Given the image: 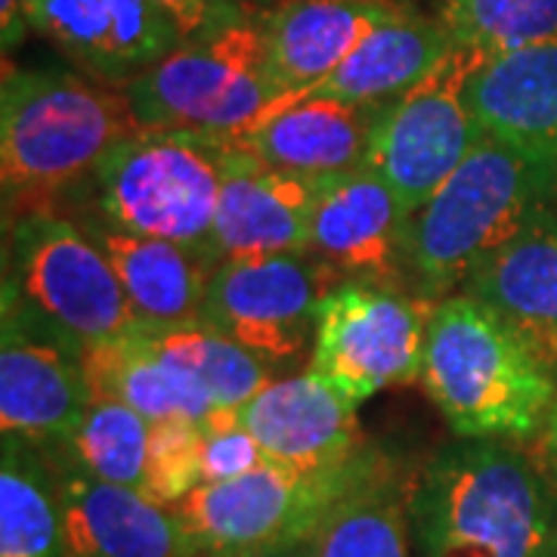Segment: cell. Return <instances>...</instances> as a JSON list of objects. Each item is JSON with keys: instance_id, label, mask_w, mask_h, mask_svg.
Instances as JSON below:
<instances>
[{"instance_id": "6da1fadb", "label": "cell", "mask_w": 557, "mask_h": 557, "mask_svg": "<svg viewBox=\"0 0 557 557\" xmlns=\"http://www.w3.org/2000/svg\"><path fill=\"white\" fill-rule=\"evenodd\" d=\"M418 379L461 440L530 437L548 424L557 397V369L545 354L471 295L437 304Z\"/></svg>"}, {"instance_id": "7a4b0ae2", "label": "cell", "mask_w": 557, "mask_h": 557, "mask_svg": "<svg viewBox=\"0 0 557 557\" xmlns=\"http://www.w3.org/2000/svg\"><path fill=\"white\" fill-rule=\"evenodd\" d=\"M409 523L418 557H539L557 536V505L518 446L461 440L421 471Z\"/></svg>"}, {"instance_id": "3957f363", "label": "cell", "mask_w": 557, "mask_h": 557, "mask_svg": "<svg viewBox=\"0 0 557 557\" xmlns=\"http://www.w3.org/2000/svg\"><path fill=\"white\" fill-rule=\"evenodd\" d=\"M555 186L557 161L486 134L409 220L403 270L418 298L437 300L465 288L498 248L545 218Z\"/></svg>"}, {"instance_id": "277c9868", "label": "cell", "mask_w": 557, "mask_h": 557, "mask_svg": "<svg viewBox=\"0 0 557 557\" xmlns=\"http://www.w3.org/2000/svg\"><path fill=\"white\" fill-rule=\"evenodd\" d=\"M139 124L121 90L72 72L7 69L0 87V177L7 201L60 193Z\"/></svg>"}, {"instance_id": "5b68a950", "label": "cell", "mask_w": 557, "mask_h": 557, "mask_svg": "<svg viewBox=\"0 0 557 557\" xmlns=\"http://www.w3.org/2000/svg\"><path fill=\"white\" fill-rule=\"evenodd\" d=\"M226 159L223 134L137 127L94 171L102 214L119 230L177 242L208 258Z\"/></svg>"}, {"instance_id": "8992f818", "label": "cell", "mask_w": 557, "mask_h": 557, "mask_svg": "<svg viewBox=\"0 0 557 557\" xmlns=\"http://www.w3.org/2000/svg\"><path fill=\"white\" fill-rule=\"evenodd\" d=\"M13 270L3 295L81 354L146 332L119 276L87 230L47 208L13 223Z\"/></svg>"}, {"instance_id": "52a82bcc", "label": "cell", "mask_w": 557, "mask_h": 557, "mask_svg": "<svg viewBox=\"0 0 557 557\" xmlns=\"http://www.w3.org/2000/svg\"><path fill=\"white\" fill-rule=\"evenodd\" d=\"M121 94L139 127L239 134L276 100L260 13L183 40L149 72L121 87Z\"/></svg>"}, {"instance_id": "ba28073f", "label": "cell", "mask_w": 557, "mask_h": 557, "mask_svg": "<svg viewBox=\"0 0 557 557\" xmlns=\"http://www.w3.org/2000/svg\"><path fill=\"white\" fill-rule=\"evenodd\" d=\"M483 62L480 50L456 44L428 78L384 106L362 168L391 183L409 218L486 137L468 102Z\"/></svg>"}, {"instance_id": "9c48e42d", "label": "cell", "mask_w": 557, "mask_h": 557, "mask_svg": "<svg viewBox=\"0 0 557 557\" xmlns=\"http://www.w3.org/2000/svg\"><path fill=\"white\" fill-rule=\"evenodd\" d=\"M437 304L399 295L384 282H341L319 307L310 372L357 406L391 384L418 379Z\"/></svg>"}, {"instance_id": "30bf717a", "label": "cell", "mask_w": 557, "mask_h": 557, "mask_svg": "<svg viewBox=\"0 0 557 557\" xmlns=\"http://www.w3.org/2000/svg\"><path fill=\"white\" fill-rule=\"evenodd\" d=\"M329 263H307L300 255L223 260L211 270L201 325L242 344L260 359H298L317 338L322 300L341 282H332Z\"/></svg>"}, {"instance_id": "8fae6325", "label": "cell", "mask_w": 557, "mask_h": 557, "mask_svg": "<svg viewBox=\"0 0 557 557\" xmlns=\"http://www.w3.org/2000/svg\"><path fill=\"white\" fill-rule=\"evenodd\" d=\"M357 458L338 471H300L267 461L242 478L201 483L171 508L196 542L199 557H239L278 539L310 533L350 478Z\"/></svg>"}, {"instance_id": "7c38bea8", "label": "cell", "mask_w": 557, "mask_h": 557, "mask_svg": "<svg viewBox=\"0 0 557 557\" xmlns=\"http://www.w3.org/2000/svg\"><path fill=\"white\" fill-rule=\"evenodd\" d=\"M90 406L84 354L3 295L0 428L7 440L60 449Z\"/></svg>"}, {"instance_id": "4fadbf2b", "label": "cell", "mask_w": 557, "mask_h": 557, "mask_svg": "<svg viewBox=\"0 0 557 557\" xmlns=\"http://www.w3.org/2000/svg\"><path fill=\"white\" fill-rule=\"evenodd\" d=\"M329 180L298 177L260 164L230 143L208 260L273 258L310 251V226Z\"/></svg>"}, {"instance_id": "5bb4252c", "label": "cell", "mask_w": 557, "mask_h": 557, "mask_svg": "<svg viewBox=\"0 0 557 557\" xmlns=\"http://www.w3.org/2000/svg\"><path fill=\"white\" fill-rule=\"evenodd\" d=\"M403 0H276L260 13L270 40V78L276 100L263 115L300 100L338 72L341 62L381 25L397 20Z\"/></svg>"}, {"instance_id": "9a60e30c", "label": "cell", "mask_w": 557, "mask_h": 557, "mask_svg": "<svg viewBox=\"0 0 557 557\" xmlns=\"http://www.w3.org/2000/svg\"><path fill=\"white\" fill-rule=\"evenodd\" d=\"M38 35L53 40L87 78L119 90L186 40L152 0H47Z\"/></svg>"}, {"instance_id": "2e32d148", "label": "cell", "mask_w": 557, "mask_h": 557, "mask_svg": "<svg viewBox=\"0 0 557 557\" xmlns=\"http://www.w3.org/2000/svg\"><path fill=\"white\" fill-rule=\"evenodd\" d=\"M47 461L60 486L69 557H199L171 505L90 478L69 456Z\"/></svg>"}, {"instance_id": "e0dca14e", "label": "cell", "mask_w": 557, "mask_h": 557, "mask_svg": "<svg viewBox=\"0 0 557 557\" xmlns=\"http://www.w3.org/2000/svg\"><path fill=\"white\" fill-rule=\"evenodd\" d=\"M242 428L263 446L270 461L300 471H338L362 453L357 403L317 372L267 384L236 409Z\"/></svg>"}, {"instance_id": "ac0fdd59", "label": "cell", "mask_w": 557, "mask_h": 557, "mask_svg": "<svg viewBox=\"0 0 557 557\" xmlns=\"http://www.w3.org/2000/svg\"><path fill=\"white\" fill-rule=\"evenodd\" d=\"M384 106L298 100L251 121L230 143L260 164L298 177H341L362 168Z\"/></svg>"}, {"instance_id": "d6986e66", "label": "cell", "mask_w": 557, "mask_h": 557, "mask_svg": "<svg viewBox=\"0 0 557 557\" xmlns=\"http://www.w3.org/2000/svg\"><path fill=\"white\" fill-rule=\"evenodd\" d=\"M409 220L391 183L359 168L329 180L313 214L307 255L357 278H394L403 270Z\"/></svg>"}, {"instance_id": "ffe728a7", "label": "cell", "mask_w": 557, "mask_h": 557, "mask_svg": "<svg viewBox=\"0 0 557 557\" xmlns=\"http://www.w3.org/2000/svg\"><path fill=\"white\" fill-rule=\"evenodd\" d=\"M87 233L112 263L146 332L199 325L208 278L214 270V263L205 255L177 242L127 233L112 223L90 226Z\"/></svg>"}, {"instance_id": "44dd1931", "label": "cell", "mask_w": 557, "mask_h": 557, "mask_svg": "<svg viewBox=\"0 0 557 557\" xmlns=\"http://www.w3.org/2000/svg\"><path fill=\"white\" fill-rule=\"evenodd\" d=\"M456 47L437 16L406 7L341 62L338 72L300 100H338L350 106H387L428 78ZM298 102V100H295ZM292 106V102H288Z\"/></svg>"}, {"instance_id": "7402d4cb", "label": "cell", "mask_w": 557, "mask_h": 557, "mask_svg": "<svg viewBox=\"0 0 557 557\" xmlns=\"http://www.w3.org/2000/svg\"><path fill=\"white\" fill-rule=\"evenodd\" d=\"M468 102L490 137L557 161V47L486 60L471 78Z\"/></svg>"}, {"instance_id": "603a6c76", "label": "cell", "mask_w": 557, "mask_h": 557, "mask_svg": "<svg viewBox=\"0 0 557 557\" xmlns=\"http://www.w3.org/2000/svg\"><path fill=\"white\" fill-rule=\"evenodd\" d=\"M465 295L515 322L557 369V220L539 218L465 282Z\"/></svg>"}, {"instance_id": "cb8c5ba5", "label": "cell", "mask_w": 557, "mask_h": 557, "mask_svg": "<svg viewBox=\"0 0 557 557\" xmlns=\"http://www.w3.org/2000/svg\"><path fill=\"white\" fill-rule=\"evenodd\" d=\"M409 493L399 474L362 449L313 527V557H409Z\"/></svg>"}, {"instance_id": "d4e9b609", "label": "cell", "mask_w": 557, "mask_h": 557, "mask_svg": "<svg viewBox=\"0 0 557 557\" xmlns=\"http://www.w3.org/2000/svg\"><path fill=\"white\" fill-rule=\"evenodd\" d=\"M90 399H119L149 421H205L214 403L189 372L152 344L149 332L84 350Z\"/></svg>"}, {"instance_id": "484cf974", "label": "cell", "mask_w": 557, "mask_h": 557, "mask_svg": "<svg viewBox=\"0 0 557 557\" xmlns=\"http://www.w3.org/2000/svg\"><path fill=\"white\" fill-rule=\"evenodd\" d=\"M0 557H69L50 461L35 446L7 437L0 461Z\"/></svg>"}, {"instance_id": "4316f807", "label": "cell", "mask_w": 557, "mask_h": 557, "mask_svg": "<svg viewBox=\"0 0 557 557\" xmlns=\"http://www.w3.org/2000/svg\"><path fill=\"white\" fill-rule=\"evenodd\" d=\"M149 338L164 357L199 381L214 409H239L267 384H273L267 359L201 322L171 332H149Z\"/></svg>"}, {"instance_id": "83f0119b", "label": "cell", "mask_w": 557, "mask_h": 557, "mask_svg": "<svg viewBox=\"0 0 557 557\" xmlns=\"http://www.w3.org/2000/svg\"><path fill=\"white\" fill-rule=\"evenodd\" d=\"M152 421L119 399H90L72 440L60 446L84 474L139 490L149 471Z\"/></svg>"}, {"instance_id": "f1b7e54d", "label": "cell", "mask_w": 557, "mask_h": 557, "mask_svg": "<svg viewBox=\"0 0 557 557\" xmlns=\"http://www.w3.org/2000/svg\"><path fill=\"white\" fill-rule=\"evenodd\" d=\"M434 16L486 60L557 47V0H437Z\"/></svg>"}, {"instance_id": "f546056e", "label": "cell", "mask_w": 557, "mask_h": 557, "mask_svg": "<svg viewBox=\"0 0 557 557\" xmlns=\"http://www.w3.org/2000/svg\"><path fill=\"white\" fill-rule=\"evenodd\" d=\"M201 483V421H152L143 496L159 505H177L189 493H196Z\"/></svg>"}, {"instance_id": "4dcf8cb0", "label": "cell", "mask_w": 557, "mask_h": 557, "mask_svg": "<svg viewBox=\"0 0 557 557\" xmlns=\"http://www.w3.org/2000/svg\"><path fill=\"white\" fill-rule=\"evenodd\" d=\"M270 458L251 431L242 428L236 409H214L201 421V474L205 483H220L255 471Z\"/></svg>"}, {"instance_id": "1f68e13d", "label": "cell", "mask_w": 557, "mask_h": 557, "mask_svg": "<svg viewBox=\"0 0 557 557\" xmlns=\"http://www.w3.org/2000/svg\"><path fill=\"white\" fill-rule=\"evenodd\" d=\"M152 3H159L161 10L177 22L186 40L220 32L255 13L242 0H152Z\"/></svg>"}, {"instance_id": "d6a6232c", "label": "cell", "mask_w": 557, "mask_h": 557, "mask_svg": "<svg viewBox=\"0 0 557 557\" xmlns=\"http://www.w3.org/2000/svg\"><path fill=\"white\" fill-rule=\"evenodd\" d=\"M239 557H313V530L298 533V536L278 539L270 545H260L255 552H245Z\"/></svg>"}, {"instance_id": "836d02e7", "label": "cell", "mask_w": 557, "mask_h": 557, "mask_svg": "<svg viewBox=\"0 0 557 557\" xmlns=\"http://www.w3.org/2000/svg\"><path fill=\"white\" fill-rule=\"evenodd\" d=\"M545 446H548V456H552L557 468V397L555 406H552V416H548V424H545Z\"/></svg>"}, {"instance_id": "e575fe53", "label": "cell", "mask_w": 557, "mask_h": 557, "mask_svg": "<svg viewBox=\"0 0 557 557\" xmlns=\"http://www.w3.org/2000/svg\"><path fill=\"white\" fill-rule=\"evenodd\" d=\"M22 10H25V16H28V25H32V32H38L40 20H44V7H47V0H20Z\"/></svg>"}, {"instance_id": "d590c367", "label": "cell", "mask_w": 557, "mask_h": 557, "mask_svg": "<svg viewBox=\"0 0 557 557\" xmlns=\"http://www.w3.org/2000/svg\"><path fill=\"white\" fill-rule=\"evenodd\" d=\"M539 557H557V536L548 542V548H545V552H542Z\"/></svg>"}, {"instance_id": "8d00e7d4", "label": "cell", "mask_w": 557, "mask_h": 557, "mask_svg": "<svg viewBox=\"0 0 557 557\" xmlns=\"http://www.w3.org/2000/svg\"><path fill=\"white\" fill-rule=\"evenodd\" d=\"M242 3H248V7H251V3H255V0H242Z\"/></svg>"}]
</instances>
